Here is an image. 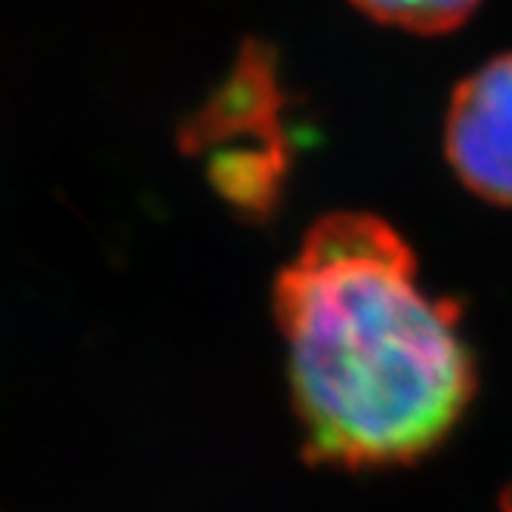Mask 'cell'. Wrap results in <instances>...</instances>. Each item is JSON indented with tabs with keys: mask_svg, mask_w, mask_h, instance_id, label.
I'll use <instances>...</instances> for the list:
<instances>
[{
	"mask_svg": "<svg viewBox=\"0 0 512 512\" xmlns=\"http://www.w3.org/2000/svg\"><path fill=\"white\" fill-rule=\"evenodd\" d=\"M352 4L380 25L414 34H448L460 28L482 0H352Z\"/></svg>",
	"mask_w": 512,
	"mask_h": 512,
	"instance_id": "cell-3",
	"label": "cell"
},
{
	"mask_svg": "<svg viewBox=\"0 0 512 512\" xmlns=\"http://www.w3.org/2000/svg\"><path fill=\"white\" fill-rule=\"evenodd\" d=\"M445 152L469 192L512 207V53L491 59L454 90Z\"/></svg>",
	"mask_w": 512,
	"mask_h": 512,
	"instance_id": "cell-2",
	"label": "cell"
},
{
	"mask_svg": "<svg viewBox=\"0 0 512 512\" xmlns=\"http://www.w3.org/2000/svg\"><path fill=\"white\" fill-rule=\"evenodd\" d=\"M272 303L309 460L411 463L466 414L475 361L460 306L420 284L417 253L383 216L318 219Z\"/></svg>",
	"mask_w": 512,
	"mask_h": 512,
	"instance_id": "cell-1",
	"label": "cell"
}]
</instances>
